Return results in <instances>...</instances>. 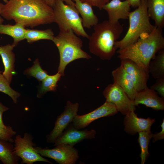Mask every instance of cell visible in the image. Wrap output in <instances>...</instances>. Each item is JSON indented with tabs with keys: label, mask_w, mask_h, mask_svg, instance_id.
Listing matches in <instances>:
<instances>
[{
	"label": "cell",
	"mask_w": 164,
	"mask_h": 164,
	"mask_svg": "<svg viewBox=\"0 0 164 164\" xmlns=\"http://www.w3.org/2000/svg\"><path fill=\"white\" fill-rule=\"evenodd\" d=\"M53 8L54 22L57 24L60 31L71 29L77 36L89 39L90 36L85 31L76 8L66 4L62 0H55Z\"/></svg>",
	"instance_id": "obj_6"
},
{
	"label": "cell",
	"mask_w": 164,
	"mask_h": 164,
	"mask_svg": "<svg viewBox=\"0 0 164 164\" xmlns=\"http://www.w3.org/2000/svg\"><path fill=\"white\" fill-rule=\"evenodd\" d=\"M164 48L162 29L155 27L149 34L116 52L120 59H128L149 72V63L156 54Z\"/></svg>",
	"instance_id": "obj_2"
},
{
	"label": "cell",
	"mask_w": 164,
	"mask_h": 164,
	"mask_svg": "<svg viewBox=\"0 0 164 164\" xmlns=\"http://www.w3.org/2000/svg\"><path fill=\"white\" fill-rule=\"evenodd\" d=\"M1 15L31 28L54 22L53 8L43 0H9L4 4Z\"/></svg>",
	"instance_id": "obj_1"
},
{
	"label": "cell",
	"mask_w": 164,
	"mask_h": 164,
	"mask_svg": "<svg viewBox=\"0 0 164 164\" xmlns=\"http://www.w3.org/2000/svg\"><path fill=\"white\" fill-rule=\"evenodd\" d=\"M33 139L30 134L26 133L23 137L20 135H17L14 140V152L17 156L22 159V163L32 164L36 162L52 163L37 152L34 148Z\"/></svg>",
	"instance_id": "obj_7"
},
{
	"label": "cell",
	"mask_w": 164,
	"mask_h": 164,
	"mask_svg": "<svg viewBox=\"0 0 164 164\" xmlns=\"http://www.w3.org/2000/svg\"><path fill=\"white\" fill-rule=\"evenodd\" d=\"M162 130L158 133L153 134V142H155L158 140L163 139L164 138V119L161 125Z\"/></svg>",
	"instance_id": "obj_32"
},
{
	"label": "cell",
	"mask_w": 164,
	"mask_h": 164,
	"mask_svg": "<svg viewBox=\"0 0 164 164\" xmlns=\"http://www.w3.org/2000/svg\"><path fill=\"white\" fill-rule=\"evenodd\" d=\"M147 12L155 26L162 29L164 26V0H146Z\"/></svg>",
	"instance_id": "obj_20"
},
{
	"label": "cell",
	"mask_w": 164,
	"mask_h": 164,
	"mask_svg": "<svg viewBox=\"0 0 164 164\" xmlns=\"http://www.w3.org/2000/svg\"><path fill=\"white\" fill-rule=\"evenodd\" d=\"M155 122V119L149 118L146 119L138 118L134 111H132L125 115L124 121V130L132 135L141 132L149 131Z\"/></svg>",
	"instance_id": "obj_16"
},
{
	"label": "cell",
	"mask_w": 164,
	"mask_h": 164,
	"mask_svg": "<svg viewBox=\"0 0 164 164\" xmlns=\"http://www.w3.org/2000/svg\"><path fill=\"white\" fill-rule=\"evenodd\" d=\"M96 133L94 129L80 130L72 126L63 131L56 139L54 143V145L67 144L73 146L84 139L94 138Z\"/></svg>",
	"instance_id": "obj_13"
},
{
	"label": "cell",
	"mask_w": 164,
	"mask_h": 164,
	"mask_svg": "<svg viewBox=\"0 0 164 164\" xmlns=\"http://www.w3.org/2000/svg\"><path fill=\"white\" fill-rule=\"evenodd\" d=\"M138 141L141 149L140 157L141 164H144L149 155L148 147L150 140L153 137V134L151 131H144L138 132Z\"/></svg>",
	"instance_id": "obj_25"
},
{
	"label": "cell",
	"mask_w": 164,
	"mask_h": 164,
	"mask_svg": "<svg viewBox=\"0 0 164 164\" xmlns=\"http://www.w3.org/2000/svg\"><path fill=\"white\" fill-rule=\"evenodd\" d=\"M9 109V108L0 102V110L3 112L6 111Z\"/></svg>",
	"instance_id": "obj_37"
},
{
	"label": "cell",
	"mask_w": 164,
	"mask_h": 164,
	"mask_svg": "<svg viewBox=\"0 0 164 164\" xmlns=\"http://www.w3.org/2000/svg\"><path fill=\"white\" fill-rule=\"evenodd\" d=\"M34 148L42 156L52 159L60 164H74L79 158L78 150L67 144L59 145L52 149Z\"/></svg>",
	"instance_id": "obj_9"
},
{
	"label": "cell",
	"mask_w": 164,
	"mask_h": 164,
	"mask_svg": "<svg viewBox=\"0 0 164 164\" xmlns=\"http://www.w3.org/2000/svg\"><path fill=\"white\" fill-rule=\"evenodd\" d=\"M81 1L86 2L92 6L97 7L101 10L103 6L110 1V0H80Z\"/></svg>",
	"instance_id": "obj_31"
},
{
	"label": "cell",
	"mask_w": 164,
	"mask_h": 164,
	"mask_svg": "<svg viewBox=\"0 0 164 164\" xmlns=\"http://www.w3.org/2000/svg\"><path fill=\"white\" fill-rule=\"evenodd\" d=\"M152 60L149 65V72L155 79L164 78V49L159 51Z\"/></svg>",
	"instance_id": "obj_23"
},
{
	"label": "cell",
	"mask_w": 164,
	"mask_h": 164,
	"mask_svg": "<svg viewBox=\"0 0 164 164\" xmlns=\"http://www.w3.org/2000/svg\"><path fill=\"white\" fill-rule=\"evenodd\" d=\"M121 66L131 77L137 91L148 87L147 82L149 72L128 59H120Z\"/></svg>",
	"instance_id": "obj_12"
},
{
	"label": "cell",
	"mask_w": 164,
	"mask_h": 164,
	"mask_svg": "<svg viewBox=\"0 0 164 164\" xmlns=\"http://www.w3.org/2000/svg\"><path fill=\"white\" fill-rule=\"evenodd\" d=\"M137 7L130 12L128 19L129 26L126 34L122 39L115 43L116 50L122 49L134 43L140 37L151 33L156 27L150 21L146 0H141Z\"/></svg>",
	"instance_id": "obj_4"
},
{
	"label": "cell",
	"mask_w": 164,
	"mask_h": 164,
	"mask_svg": "<svg viewBox=\"0 0 164 164\" xmlns=\"http://www.w3.org/2000/svg\"><path fill=\"white\" fill-rule=\"evenodd\" d=\"M47 5L52 7L53 6L55 2V0H43Z\"/></svg>",
	"instance_id": "obj_35"
},
{
	"label": "cell",
	"mask_w": 164,
	"mask_h": 164,
	"mask_svg": "<svg viewBox=\"0 0 164 164\" xmlns=\"http://www.w3.org/2000/svg\"><path fill=\"white\" fill-rule=\"evenodd\" d=\"M133 101L135 106L142 104L155 110L164 109V98L159 97L157 92L148 87L137 91Z\"/></svg>",
	"instance_id": "obj_14"
},
{
	"label": "cell",
	"mask_w": 164,
	"mask_h": 164,
	"mask_svg": "<svg viewBox=\"0 0 164 164\" xmlns=\"http://www.w3.org/2000/svg\"><path fill=\"white\" fill-rule=\"evenodd\" d=\"M3 1L6 3L7 2L8 0H2Z\"/></svg>",
	"instance_id": "obj_39"
},
{
	"label": "cell",
	"mask_w": 164,
	"mask_h": 164,
	"mask_svg": "<svg viewBox=\"0 0 164 164\" xmlns=\"http://www.w3.org/2000/svg\"><path fill=\"white\" fill-rule=\"evenodd\" d=\"M12 143L0 139V161L4 164H16L19 157L13 151Z\"/></svg>",
	"instance_id": "obj_22"
},
{
	"label": "cell",
	"mask_w": 164,
	"mask_h": 164,
	"mask_svg": "<svg viewBox=\"0 0 164 164\" xmlns=\"http://www.w3.org/2000/svg\"><path fill=\"white\" fill-rule=\"evenodd\" d=\"M25 73L41 81L48 75L47 72L42 68L38 59L35 60L32 66L26 69Z\"/></svg>",
	"instance_id": "obj_27"
},
{
	"label": "cell",
	"mask_w": 164,
	"mask_h": 164,
	"mask_svg": "<svg viewBox=\"0 0 164 164\" xmlns=\"http://www.w3.org/2000/svg\"><path fill=\"white\" fill-rule=\"evenodd\" d=\"M57 47L60 61L58 72L64 75L66 66L74 60L80 59H89L91 56L81 49V39L71 29L60 31L52 40Z\"/></svg>",
	"instance_id": "obj_5"
},
{
	"label": "cell",
	"mask_w": 164,
	"mask_h": 164,
	"mask_svg": "<svg viewBox=\"0 0 164 164\" xmlns=\"http://www.w3.org/2000/svg\"><path fill=\"white\" fill-rule=\"evenodd\" d=\"M118 112L113 103L106 101L102 105L91 112L83 115L77 114L73 121L72 126L79 130L84 128L97 119L113 115Z\"/></svg>",
	"instance_id": "obj_10"
},
{
	"label": "cell",
	"mask_w": 164,
	"mask_h": 164,
	"mask_svg": "<svg viewBox=\"0 0 164 164\" xmlns=\"http://www.w3.org/2000/svg\"><path fill=\"white\" fill-rule=\"evenodd\" d=\"M14 46L8 44L0 46V55L4 66L2 74L10 84L13 76L15 73L14 69L15 54L12 51Z\"/></svg>",
	"instance_id": "obj_18"
},
{
	"label": "cell",
	"mask_w": 164,
	"mask_h": 164,
	"mask_svg": "<svg viewBox=\"0 0 164 164\" xmlns=\"http://www.w3.org/2000/svg\"><path fill=\"white\" fill-rule=\"evenodd\" d=\"M111 74L113 83L121 87L129 98L133 101L137 91L130 75L121 65L113 70Z\"/></svg>",
	"instance_id": "obj_17"
},
{
	"label": "cell",
	"mask_w": 164,
	"mask_h": 164,
	"mask_svg": "<svg viewBox=\"0 0 164 164\" xmlns=\"http://www.w3.org/2000/svg\"><path fill=\"white\" fill-rule=\"evenodd\" d=\"M26 29L23 25L16 23L15 25L10 24L0 25V34L8 35L13 39L12 45L15 47L18 43L25 39Z\"/></svg>",
	"instance_id": "obj_21"
},
{
	"label": "cell",
	"mask_w": 164,
	"mask_h": 164,
	"mask_svg": "<svg viewBox=\"0 0 164 164\" xmlns=\"http://www.w3.org/2000/svg\"><path fill=\"white\" fill-rule=\"evenodd\" d=\"M93 27L88 39L90 51L102 60H111L116 52L114 44L123 32V26L119 22L106 20Z\"/></svg>",
	"instance_id": "obj_3"
},
{
	"label": "cell",
	"mask_w": 164,
	"mask_h": 164,
	"mask_svg": "<svg viewBox=\"0 0 164 164\" xmlns=\"http://www.w3.org/2000/svg\"><path fill=\"white\" fill-rule=\"evenodd\" d=\"M131 6L129 0H111L103 6L102 9L107 12L108 20L115 23L121 19H128Z\"/></svg>",
	"instance_id": "obj_15"
},
{
	"label": "cell",
	"mask_w": 164,
	"mask_h": 164,
	"mask_svg": "<svg viewBox=\"0 0 164 164\" xmlns=\"http://www.w3.org/2000/svg\"><path fill=\"white\" fill-rule=\"evenodd\" d=\"M75 7L81 16L84 28L90 29L98 23L97 17L94 14L92 6L80 0H72Z\"/></svg>",
	"instance_id": "obj_19"
},
{
	"label": "cell",
	"mask_w": 164,
	"mask_h": 164,
	"mask_svg": "<svg viewBox=\"0 0 164 164\" xmlns=\"http://www.w3.org/2000/svg\"><path fill=\"white\" fill-rule=\"evenodd\" d=\"M79 106L77 103H73L69 101L67 102L64 111L57 117L53 128L46 136L48 142L54 143L68 125L73 121L77 114Z\"/></svg>",
	"instance_id": "obj_11"
},
{
	"label": "cell",
	"mask_w": 164,
	"mask_h": 164,
	"mask_svg": "<svg viewBox=\"0 0 164 164\" xmlns=\"http://www.w3.org/2000/svg\"><path fill=\"white\" fill-rule=\"evenodd\" d=\"M4 112L0 110V128L2 129H5L8 126H6L4 124L2 120V115Z\"/></svg>",
	"instance_id": "obj_33"
},
{
	"label": "cell",
	"mask_w": 164,
	"mask_h": 164,
	"mask_svg": "<svg viewBox=\"0 0 164 164\" xmlns=\"http://www.w3.org/2000/svg\"><path fill=\"white\" fill-rule=\"evenodd\" d=\"M66 4H68L73 7L75 8L74 2L72 0H62Z\"/></svg>",
	"instance_id": "obj_36"
},
{
	"label": "cell",
	"mask_w": 164,
	"mask_h": 164,
	"mask_svg": "<svg viewBox=\"0 0 164 164\" xmlns=\"http://www.w3.org/2000/svg\"><path fill=\"white\" fill-rule=\"evenodd\" d=\"M54 34L50 29L43 30L26 29L25 39L28 43H31L41 39L52 40Z\"/></svg>",
	"instance_id": "obj_24"
},
{
	"label": "cell",
	"mask_w": 164,
	"mask_h": 164,
	"mask_svg": "<svg viewBox=\"0 0 164 164\" xmlns=\"http://www.w3.org/2000/svg\"><path fill=\"white\" fill-rule=\"evenodd\" d=\"M10 84L0 71V92L9 95L12 98L13 102L16 104L20 94L13 89L10 86Z\"/></svg>",
	"instance_id": "obj_28"
},
{
	"label": "cell",
	"mask_w": 164,
	"mask_h": 164,
	"mask_svg": "<svg viewBox=\"0 0 164 164\" xmlns=\"http://www.w3.org/2000/svg\"><path fill=\"white\" fill-rule=\"evenodd\" d=\"M61 76V74L58 72L54 75H48L42 81L38 97L48 92L55 91L57 86V83L60 80Z\"/></svg>",
	"instance_id": "obj_26"
},
{
	"label": "cell",
	"mask_w": 164,
	"mask_h": 164,
	"mask_svg": "<svg viewBox=\"0 0 164 164\" xmlns=\"http://www.w3.org/2000/svg\"><path fill=\"white\" fill-rule=\"evenodd\" d=\"M4 4L0 2V25L2 24V23L4 21L3 19L1 16V13L2 11V9L3 7Z\"/></svg>",
	"instance_id": "obj_38"
},
{
	"label": "cell",
	"mask_w": 164,
	"mask_h": 164,
	"mask_svg": "<svg viewBox=\"0 0 164 164\" xmlns=\"http://www.w3.org/2000/svg\"><path fill=\"white\" fill-rule=\"evenodd\" d=\"M131 6L138 7L139 5L141 0H129Z\"/></svg>",
	"instance_id": "obj_34"
},
{
	"label": "cell",
	"mask_w": 164,
	"mask_h": 164,
	"mask_svg": "<svg viewBox=\"0 0 164 164\" xmlns=\"http://www.w3.org/2000/svg\"><path fill=\"white\" fill-rule=\"evenodd\" d=\"M103 95L106 101L113 103L118 111L123 115L135 110L133 101L121 87L114 83L107 86L103 92Z\"/></svg>",
	"instance_id": "obj_8"
},
{
	"label": "cell",
	"mask_w": 164,
	"mask_h": 164,
	"mask_svg": "<svg viewBox=\"0 0 164 164\" xmlns=\"http://www.w3.org/2000/svg\"><path fill=\"white\" fill-rule=\"evenodd\" d=\"M150 88L157 92L161 97L164 98V78L156 79L155 83Z\"/></svg>",
	"instance_id": "obj_30"
},
{
	"label": "cell",
	"mask_w": 164,
	"mask_h": 164,
	"mask_svg": "<svg viewBox=\"0 0 164 164\" xmlns=\"http://www.w3.org/2000/svg\"><path fill=\"white\" fill-rule=\"evenodd\" d=\"M16 133V132L14 131L12 127L9 126H8L5 129L0 128V139L12 143L14 141L12 137Z\"/></svg>",
	"instance_id": "obj_29"
}]
</instances>
